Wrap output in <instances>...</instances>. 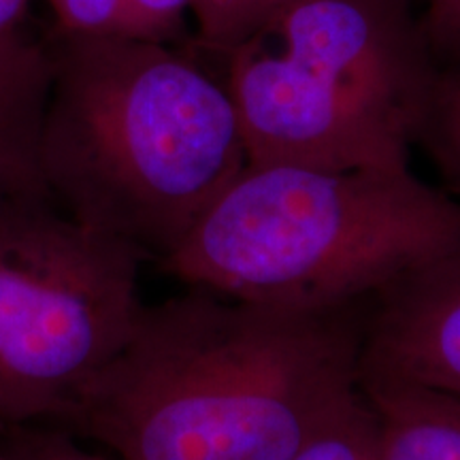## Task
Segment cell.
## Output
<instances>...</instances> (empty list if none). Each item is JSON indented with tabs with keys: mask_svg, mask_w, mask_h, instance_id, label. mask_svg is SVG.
<instances>
[{
	"mask_svg": "<svg viewBox=\"0 0 460 460\" xmlns=\"http://www.w3.org/2000/svg\"><path fill=\"white\" fill-rule=\"evenodd\" d=\"M31 0H0V34L24 26V17Z\"/></svg>",
	"mask_w": 460,
	"mask_h": 460,
	"instance_id": "17",
	"label": "cell"
},
{
	"mask_svg": "<svg viewBox=\"0 0 460 460\" xmlns=\"http://www.w3.org/2000/svg\"><path fill=\"white\" fill-rule=\"evenodd\" d=\"M250 164L410 169L439 73L411 0H298L222 51Z\"/></svg>",
	"mask_w": 460,
	"mask_h": 460,
	"instance_id": "4",
	"label": "cell"
},
{
	"mask_svg": "<svg viewBox=\"0 0 460 460\" xmlns=\"http://www.w3.org/2000/svg\"><path fill=\"white\" fill-rule=\"evenodd\" d=\"M371 305L360 371L460 394V245Z\"/></svg>",
	"mask_w": 460,
	"mask_h": 460,
	"instance_id": "6",
	"label": "cell"
},
{
	"mask_svg": "<svg viewBox=\"0 0 460 460\" xmlns=\"http://www.w3.org/2000/svg\"><path fill=\"white\" fill-rule=\"evenodd\" d=\"M458 245L460 200L410 169L247 163L158 267L234 301L332 312Z\"/></svg>",
	"mask_w": 460,
	"mask_h": 460,
	"instance_id": "3",
	"label": "cell"
},
{
	"mask_svg": "<svg viewBox=\"0 0 460 460\" xmlns=\"http://www.w3.org/2000/svg\"><path fill=\"white\" fill-rule=\"evenodd\" d=\"M0 430H3V422H0ZM0 460H9L7 452H4V447H3V439H0Z\"/></svg>",
	"mask_w": 460,
	"mask_h": 460,
	"instance_id": "18",
	"label": "cell"
},
{
	"mask_svg": "<svg viewBox=\"0 0 460 460\" xmlns=\"http://www.w3.org/2000/svg\"><path fill=\"white\" fill-rule=\"evenodd\" d=\"M298 0H197V43L205 54L220 56L256 31L267 17Z\"/></svg>",
	"mask_w": 460,
	"mask_h": 460,
	"instance_id": "10",
	"label": "cell"
},
{
	"mask_svg": "<svg viewBox=\"0 0 460 460\" xmlns=\"http://www.w3.org/2000/svg\"><path fill=\"white\" fill-rule=\"evenodd\" d=\"M39 171L68 217L160 262L245 169L224 77L172 45L49 34Z\"/></svg>",
	"mask_w": 460,
	"mask_h": 460,
	"instance_id": "2",
	"label": "cell"
},
{
	"mask_svg": "<svg viewBox=\"0 0 460 460\" xmlns=\"http://www.w3.org/2000/svg\"><path fill=\"white\" fill-rule=\"evenodd\" d=\"M0 439L9 460H107L73 444L62 430L31 424H3Z\"/></svg>",
	"mask_w": 460,
	"mask_h": 460,
	"instance_id": "14",
	"label": "cell"
},
{
	"mask_svg": "<svg viewBox=\"0 0 460 460\" xmlns=\"http://www.w3.org/2000/svg\"><path fill=\"white\" fill-rule=\"evenodd\" d=\"M139 250L56 203L0 217V422H54L128 341Z\"/></svg>",
	"mask_w": 460,
	"mask_h": 460,
	"instance_id": "5",
	"label": "cell"
},
{
	"mask_svg": "<svg viewBox=\"0 0 460 460\" xmlns=\"http://www.w3.org/2000/svg\"><path fill=\"white\" fill-rule=\"evenodd\" d=\"M124 0H48L54 37H115Z\"/></svg>",
	"mask_w": 460,
	"mask_h": 460,
	"instance_id": "13",
	"label": "cell"
},
{
	"mask_svg": "<svg viewBox=\"0 0 460 460\" xmlns=\"http://www.w3.org/2000/svg\"><path fill=\"white\" fill-rule=\"evenodd\" d=\"M197 0H124L115 39L175 45L186 39V17Z\"/></svg>",
	"mask_w": 460,
	"mask_h": 460,
	"instance_id": "12",
	"label": "cell"
},
{
	"mask_svg": "<svg viewBox=\"0 0 460 460\" xmlns=\"http://www.w3.org/2000/svg\"><path fill=\"white\" fill-rule=\"evenodd\" d=\"M295 460H376L373 418L360 388L326 420Z\"/></svg>",
	"mask_w": 460,
	"mask_h": 460,
	"instance_id": "11",
	"label": "cell"
},
{
	"mask_svg": "<svg viewBox=\"0 0 460 460\" xmlns=\"http://www.w3.org/2000/svg\"><path fill=\"white\" fill-rule=\"evenodd\" d=\"M49 85L48 41L28 37L24 26L0 34V166L37 181Z\"/></svg>",
	"mask_w": 460,
	"mask_h": 460,
	"instance_id": "8",
	"label": "cell"
},
{
	"mask_svg": "<svg viewBox=\"0 0 460 460\" xmlns=\"http://www.w3.org/2000/svg\"><path fill=\"white\" fill-rule=\"evenodd\" d=\"M367 314L200 288L143 305L60 424L122 460H295L358 390Z\"/></svg>",
	"mask_w": 460,
	"mask_h": 460,
	"instance_id": "1",
	"label": "cell"
},
{
	"mask_svg": "<svg viewBox=\"0 0 460 460\" xmlns=\"http://www.w3.org/2000/svg\"><path fill=\"white\" fill-rule=\"evenodd\" d=\"M424 37L441 68H460V0H424Z\"/></svg>",
	"mask_w": 460,
	"mask_h": 460,
	"instance_id": "15",
	"label": "cell"
},
{
	"mask_svg": "<svg viewBox=\"0 0 460 460\" xmlns=\"http://www.w3.org/2000/svg\"><path fill=\"white\" fill-rule=\"evenodd\" d=\"M416 146L444 177L447 192L460 200V68H439L420 119Z\"/></svg>",
	"mask_w": 460,
	"mask_h": 460,
	"instance_id": "9",
	"label": "cell"
},
{
	"mask_svg": "<svg viewBox=\"0 0 460 460\" xmlns=\"http://www.w3.org/2000/svg\"><path fill=\"white\" fill-rule=\"evenodd\" d=\"M376 460H460V394L405 377L360 371Z\"/></svg>",
	"mask_w": 460,
	"mask_h": 460,
	"instance_id": "7",
	"label": "cell"
},
{
	"mask_svg": "<svg viewBox=\"0 0 460 460\" xmlns=\"http://www.w3.org/2000/svg\"><path fill=\"white\" fill-rule=\"evenodd\" d=\"M39 203H54L43 181L31 180L0 166V217L11 211Z\"/></svg>",
	"mask_w": 460,
	"mask_h": 460,
	"instance_id": "16",
	"label": "cell"
}]
</instances>
